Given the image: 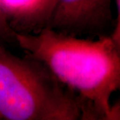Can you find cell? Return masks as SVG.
I'll use <instances>...</instances> for the list:
<instances>
[{
    "label": "cell",
    "mask_w": 120,
    "mask_h": 120,
    "mask_svg": "<svg viewBox=\"0 0 120 120\" xmlns=\"http://www.w3.org/2000/svg\"><path fill=\"white\" fill-rule=\"evenodd\" d=\"M16 41L78 94L87 119H119V105H112L111 98L120 87V43L111 35L92 40L43 27L16 31Z\"/></svg>",
    "instance_id": "cell-1"
},
{
    "label": "cell",
    "mask_w": 120,
    "mask_h": 120,
    "mask_svg": "<svg viewBox=\"0 0 120 120\" xmlns=\"http://www.w3.org/2000/svg\"><path fill=\"white\" fill-rule=\"evenodd\" d=\"M0 119H87L82 101L48 67L0 45Z\"/></svg>",
    "instance_id": "cell-2"
},
{
    "label": "cell",
    "mask_w": 120,
    "mask_h": 120,
    "mask_svg": "<svg viewBox=\"0 0 120 120\" xmlns=\"http://www.w3.org/2000/svg\"><path fill=\"white\" fill-rule=\"evenodd\" d=\"M112 0H57L45 27L73 36L110 35Z\"/></svg>",
    "instance_id": "cell-3"
},
{
    "label": "cell",
    "mask_w": 120,
    "mask_h": 120,
    "mask_svg": "<svg viewBox=\"0 0 120 120\" xmlns=\"http://www.w3.org/2000/svg\"><path fill=\"white\" fill-rule=\"evenodd\" d=\"M39 0H0V6L6 13L34 20Z\"/></svg>",
    "instance_id": "cell-4"
},
{
    "label": "cell",
    "mask_w": 120,
    "mask_h": 120,
    "mask_svg": "<svg viewBox=\"0 0 120 120\" xmlns=\"http://www.w3.org/2000/svg\"><path fill=\"white\" fill-rule=\"evenodd\" d=\"M15 30L12 27L6 17V12L0 6V38L9 44H16Z\"/></svg>",
    "instance_id": "cell-5"
},
{
    "label": "cell",
    "mask_w": 120,
    "mask_h": 120,
    "mask_svg": "<svg viewBox=\"0 0 120 120\" xmlns=\"http://www.w3.org/2000/svg\"><path fill=\"white\" fill-rule=\"evenodd\" d=\"M56 1L57 0H39L37 12H36L33 20L42 21L45 23L43 27H45L53 10Z\"/></svg>",
    "instance_id": "cell-6"
}]
</instances>
